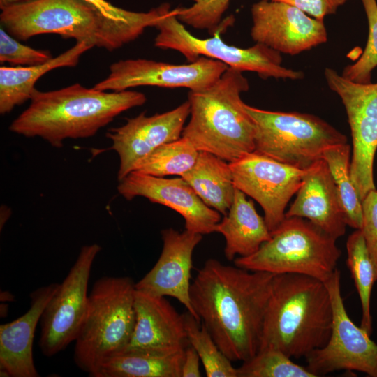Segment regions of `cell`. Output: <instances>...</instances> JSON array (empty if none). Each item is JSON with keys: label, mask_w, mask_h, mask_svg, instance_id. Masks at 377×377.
Instances as JSON below:
<instances>
[{"label": "cell", "mask_w": 377, "mask_h": 377, "mask_svg": "<svg viewBox=\"0 0 377 377\" xmlns=\"http://www.w3.org/2000/svg\"><path fill=\"white\" fill-rule=\"evenodd\" d=\"M275 274L249 271L210 258L191 284L192 306L231 361H246L259 350Z\"/></svg>", "instance_id": "cell-1"}, {"label": "cell", "mask_w": 377, "mask_h": 377, "mask_svg": "<svg viewBox=\"0 0 377 377\" xmlns=\"http://www.w3.org/2000/svg\"><path fill=\"white\" fill-rule=\"evenodd\" d=\"M146 100L139 91L108 92L79 83L49 91L36 89L29 105L9 130L27 138L39 137L60 148L66 139L94 136L117 116Z\"/></svg>", "instance_id": "cell-2"}, {"label": "cell", "mask_w": 377, "mask_h": 377, "mask_svg": "<svg viewBox=\"0 0 377 377\" xmlns=\"http://www.w3.org/2000/svg\"><path fill=\"white\" fill-rule=\"evenodd\" d=\"M332 320L323 281L299 274H275L259 350L274 348L290 358L305 357L327 343Z\"/></svg>", "instance_id": "cell-3"}, {"label": "cell", "mask_w": 377, "mask_h": 377, "mask_svg": "<svg viewBox=\"0 0 377 377\" xmlns=\"http://www.w3.org/2000/svg\"><path fill=\"white\" fill-rule=\"evenodd\" d=\"M249 89L243 72L228 67L209 87L189 91L190 119L182 136L228 163L253 152L255 125L241 98Z\"/></svg>", "instance_id": "cell-4"}, {"label": "cell", "mask_w": 377, "mask_h": 377, "mask_svg": "<svg viewBox=\"0 0 377 377\" xmlns=\"http://www.w3.org/2000/svg\"><path fill=\"white\" fill-rule=\"evenodd\" d=\"M135 290L128 276H103L94 283L73 353L75 364L89 376L129 342L135 320Z\"/></svg>", "instance_id": "cell-5"}, {"label": "cell", "mask_w": 377, "mask_h": 377, "mask_svg": "<svg viewBox=\"0 0 377 377\" xmlns=\"http://www.w3.org/2000/svg\"><path fill=\"white\" fill-rule=\"evenodd\" d=\"M336 241L306 219L285 217L256 253L234 263L249 271L299 274L325 282L341 256Z\"/></svg>", "instance_id": "cell-6"}, {"label": "cell", "mask_w": 377, "mask_h": 377, "mask_svg": "<svg viewBox=\"0 0 377 377\" xmlns=\"http://www.w3.org/2000/svg\"><path fill=\"white\" fill-rule=\"evenodd\" d=\"M244 107L255 125L253 151L294 168L306 170L327 149L348 143L344 134L317 116Z\"/></svg>", "instance_id": "cell-7"}, {"label": "cell", "mask_w": 377, "mask_h": 377, "mask_svg": "<svg viewBox=\"0 0 377 377\" xmlns=\"http://www.w3.org/2000/svg\"><path fill=\"white\" fill-rule=\"evenodd\" d=\"M154 27L158 31L154 39L156 47L177 51L189 62L205 57L242 72L256 73L263 79L297 80L304 75L301 71L283 66L281 54L265 45L256 43L251 47L242 48L227 44L216 33L205 39L193 36L178 19L176 10H171L168 3Z\"/></svg>", "instance_id": "cell-8"}, {"label": "cell", "mask_w": 377, "mask_h": 377, "mask_svg": "<svg viewBox=\"0 0 377 377\" xmlns=\"http://www.w3.org/2000/svg\"><path fill=\"white\" fill-rule=\"evenodd\" d=\"M0 21L1 27L20 40L55 34L110 51L103 21L82 0H31L16 3L1 10Z\"/></svg>", "instance_id": "cell-9"}, {"label": "cell", "mask_w": 377, "mask_h": 377, "mask_svg": "<svg viewBox=\"0 0 377 377\" xmlns=\"http://www.w3.org/2000/svg\"><path fill=\"white\" fill-rule=\"evenodd\" d=\"M324 75L347 114L352 137L350 176L362 201L376 189L373 168L377 149V83L353 82L330 68L325 69Z\"/></svg>", "instance_id": "cell-10"}, {"label": "cell", "mask_w": 377, "mask_h": 377, "mask_svg": "<svg viewBox=\"0 0 377 377\" xmlns=\"http://www.w3.org/2000/svg\"><path fill=\"white\" fill-rule=\"evenodd\" d=\"M324 283L332 302V332L325 346L305 357L306 367L316 377L339 370L358 371L377 377V343L349 317L341 296L339 270L337 268Z\"/></svg>", "instance_id": "cell-11"}, {"label": "cell", "mask_w": 377, "mask_h": 377, "mask_svg": "<svg viewBox=\"0 0 377 377\" xmlns=\"http://www.w3.org/2000/svg\"><path fill=\"white\" fill-rule=\"evenodd\" d=\"M101 247L83 246L68 274L47 304L40 318L39 347L52 357L75 341L87 307L88 283L94 261Z\"/></svg>", "instance_id": "cell-12"}, {"label": "cell", "mask_w": 377, "mask_h": 377, "mask_svg": "<svg viewBox=\"0 0 377 377\" xmlns=\"http://www.w3.org/2000/svg\"><path fill=\"white\" fill-rule=\"evenodd\" d=\"M235 187L261 206L269 230L285 219V209L300 188L305 170L253 151L229 163Z\"/></svg>", "instance_id": "cell-13"}, {"label": "cell", "mask_w": 377, "mask_h": 377, "mask_svg": "<svg viewBox=\"0 0 377 377\" xmlns=\"http://www.w3.org/2000/svg\"><path fill=\"white\" fill-rule=\"evenodd\" d=\"M228 68L221 61L205 57L184 64L146 59H124L112 64L108 77L94 87L109 91H121L140 86L182 87L197 91L214 84Z\"/></svg>", "instance_id": "cell-14"}, {"label": "cell", "mask_w": 377, "mask_h": 377, "mask_svg": "<svg viewBox=\"0 0 377 377\" xmlns=\"http://www.w3.org/2000/svg\"><path fill=\"white\" fill-rule=\"evenodd\" d=\"M251 13L252 39L281 54L296 55L327 40L324 21L287 3L259 0Z\"/></svg>", "instance_id": "cell-15"}, {"label": "cell", "mask_w": 377, "mask_h": 377, "mask_svg": "<svg viewBox=\"0 0 377 377\" xmlns=\"http://www.w3.org/2000/svg\"><path fill=\"white\" fill-rule=\"evenodd\" d=\"M190 112L187 100L172 110L149 117L142 112L121 126L109 129L106 137L112 141L110 149L119 157L118 180L133 172L155 149L180 138Z\"/></svg>", "instance_id": "cell-16"}, {"label": "cell", "mask_w": 377, "mask_h": 377, "mask_svg": "<svg viewBox=\"0 0 377 377\" xmlns=\"http://www.w3.org/2000/svg\"><path fill=\"white\" fill-rule=\"evenodd\" d=\"M117 191L127 200L141 196L173 209L191 232L212 233L221 220V214L208 207L182 177H158L133 171L119 181Z\"/></svg>", "instance_id": "cell-17"}, {"label": "cell", "mask_w": 377, "mask_h": 377, "mask_svg": "<svg viewBox=\"0 0 377 377\" xmlns=\"http://www.w3.org/2000/svg\"><path fill=\"white\" fill-rule=\"evenodd\" d=\"M161 253L151 269L135 283V288L153 295L177 299L201 323L191 304L190 279L193 253L202 235L186 230L180 232L169 228L161 231Z\"/></svg>", "instance_id": "cell-18"}, {"label": "cell", "mask_w": 377, "mask_h": 377, "mask_svg": "<svg viewBox=\"0 0 377 377\" xmlns=\"http://www.w3.org/2000/svg\"><path fill=\"white\" fill-rule=\"evenodd\" d=\"M306 219L337 239L344 235L346 221L337 187L323 158L305 170L297 196L285 217Z\"/></svg>", "instance_id": "cell-19"}, {"label": "cell", "mask_w": 377, "mask_h": 377, "mask_svg": "<svg viewBox=\"0 0 377 377\" xmlns=\"http://www.w3.org/2000/svg\"><path fill=\"white\" fill-rule=\"evenodd\" d=\"M59 283L41 286L30 294L28 311L0 325L1 376L38 377L33 359V342L42 313Z\"/></svg>", "instance_id": "cell-20"}, {"label": "cell", "mask_w": 377, "mask_h": 377, "mask_svg": "<svg viewBox=\"0 0 377 377\" xmlns=\"http://www.w3.org/2000/svg\"><path fill=\"white\" fill-rule=\"evenodd\" d=\"M134 308L133 331L122 350H172L187 347L189 342L183 315L164 297L135 290Z\"/></svg>", "instance_id": "cell-21"}, {"label": "cell", "mask_w": 377, "mask_h": 377, "mask_svg": "<svg viewBox=\"0 0 377 377\" xmlns=\"http://www.w3.org/2000/svg\"><path fill=\"white\" fill-rule=\"evenodd\" d=\"M225 238L224 254L228 260L236 256L246 257L256 253L271 237L265 219L256 212L252 200L235 188L228 213L215 227Z\"/></svg>", "instance_id": "cell-22"}, {"label": "cell", "mask_w": 377, "mask_h": 377, "mask_svg": "<svg viewBox=\"0 0 377 377\" xmlns=\"http://www.w3.org/2000/svg\"><path fill=\"white\" fill-rule=\"evenodd\" d=\"M185 348L122 350L106 358L94 377H182Z\"/></svg>", "instance_id": "cell-23"}, {"label": "cell", "mask_w": 377, "mask_h": 377, "mask_svg": "<svg viewBox=\"0 0 377 377\" xmlns=\"http://www.w3.org/2000/svg\"><path fill=\"white\" fill-rule=\"evenodd\" d=\"M92 48L84 42L75 45L45 64L29 66L0 67V113L10 112L16 106L30 100L35 84L47 72L61 67H74L82 54Z\"/></svg>", "instance_id": "cell-24"}, {"label": "cell", "mask_w": 377, "mask_h": 377, "mask_svg": "<svg viewBox=\"0 0 377 377\" xmlns=\"http://www.w3.org/2000/svg\"><path fill=\"white\" fill-rule=\"evenodd\" d=\"M181 177L208 207L224 216L228 213L235 190L228 162L200 151L193 166Z\"/></svg>", "instance_id": "cell-25"}, {"label": "cell", "mask_w": 377, "mask_h": 377, "mask_svg": "<svg viewBox=\"0 0 377 377\" xmlns=\"http://www.w3.org/2000/svg\"><path fill=\"white\" fill-rule=\"evenodd\" d=\"M103 21L110 51L135 40L161 16L165 3L148 12H134L112 5L106 0H82Z\"/></svg>", "instance_id": "cell-26"}, {"label": "cell", "mask_w": 377, "mask_h": 377, "mask_svg": "<svg viewBox=\"0 0 377 377\" xmlns=\"http://www.w3.org/2000/svg\"><path fill=\"white\" fill-rule=\"evenodd\" d=\"M350 145H338L327 149L322 158L327 163L341 203L347 226L360 230L362 224V205L351 179Z\"/></svg>", "instance_id": "cell-27"}, {"label": "cell", "mask_w": 377, "mask_h": 377, "mask_svg": "<svg viewBox=\"0 0 377 377\" xmlns=\"http://www.w3.org/2000/svg\"><path fill=\"white\" fill-rule=\"evenodd\" d=\"M346 250L347 265L353 279L361 303L360 327L371 334L372 322L370 302L371 290L376 281V272L360 230H355L348 236L346 242Z\"/></svg>", "instance_id": "cell-28"}, {"label": "cell", "mask_w": 377, "mask_h": 377, "mask_svg": "<svg viewBox=\"0 0 377 377\" xmlns=\"http://www.w3.org/2000/svg\"><path fill=\"white\" fill-rule=\"evenodd\" d=\"M198 153L191 142L182 136L155 149L136 165L133 171L158 177H181L193 166Z\"/></svg>", "instance_id": "cell-29"}, {"label": "cell", "mask_w": 377, "mask_h": 377, "mask_svg": "<svg viewBox=\"0 0 377 377\" xmlns=\"http://www.w3.org/2000/svg\"><path fill=\"white\" fill-rule=\"evenodd\" d=\"M189 344L195 350L207 377H238L237 369L219 349L207 328L188 311L182 314Z\"/></svg>", "instance_id": "cell-30"}, {"label": "cell", "mask_w": 377, "mask_h": 377, "mask_svg": "<svg viewBox=\"0 0 377 377\" xmlns=\"http://www.w3.org/2000/svg\"><path fill=\"white\" fill-rule=\"evenodd\" d=\"M238 377H316L281 350L266 348L237 368Z\"/></svg>", "instance_id": "cell-31"}, {"label": "cell", "mask_w": 377, "mask_h": 377, "mask_svg": "<svg viewBox=\"0 0 377 377\" xmlns=\"http://www.w3.org/2000/svg\"><path fill=\"white\" fill-rule=\"evenodd\" d=\"M368 23V38L360 57L353 64L347 65L341 75L353 82L371 83V73L377 66V1L361 0Z\"/></svg>", "instance_id": "cell-32"}, {"label": "cell", "mask_w": 377, "mask_h": 377, "mask_svg": "<svg viewBox=\"0 0 377 377\" xmlns=\"http://www.w3.org/2000/svg\"><path fill=\"white\" fill-rule=\"evenodd\" d=\"M230 1L193 0V4L188 7L175 8L177 16L183 24L212 33L219 27Z\"/></svg>", "instance_id": "cell-33"}, {"label": "cell", "mask_w": 377, "mask_h": 377, "mask_svg": "<svg viewBox=\"0 0 377 377\" xmlns=\"http://www.w3.org/2000/svg\"><path fill=\"white\" fill-rule=\"evenodd\" d=\"M49 51L36 50L18 42L6 30L0 29V62L12 66H29L43 64L52 59Z\"/></svg>", "instance_id": "cell-34"}, {"label": "cell", "mask_w": 377, "mask_h": 377, "mask_svg": "<svg viewBox=\"0 0 377 377\" xmlns=\"http://www.w3.org/2000/svg\"><path fill=\"white\" fill-rule=\"evenodd\" d=\"M362 224L360 229L374 264L377 281V191H370L362 201Z\"/></svg>", "instance_id": "cell-35"}, {"label": "cell", "mask_w": 377, "mask_h": 377, "mask_svg": "<svg viewBox=\"0 0 377 377\" xmlns=\"http://www.w3.org/2000/svg\"><path fill=\"white\" fill-rule=\"evenodd\" d=\"M259 1V0H258ZM287 3L311 17L323 21L325 17L334 14L338 8L348 0H265Z\"/></svg>", "instance_id": "cell-36"}, {"label": "cell", "mask_w": 377, "mask_h": 377, "mask_svg": "<svg viewBox=\"0 0 377 377\" xmlns=\"http://www.w3.org/2000/svg\"><path fill=\"white\" fill-rule=\"evenodd\" d=\"M200 357L190 345L185 348L184 359L182 367V377H200Z\"/></svg>", "instance_id": "cell-37"}, {"label": "cell", "mask_w": 377, "mask_h": 377, "mask_svg": "<svg viewBox=\"0 0 377 377\" xmlns=\"http://www.w3.org/2000/svg\"><path fill=\"white\" fill-rule=\"evenodd\" d=\"M15 4V0H0L1 10Z\"/></svg>", "instance_id": "cell-38"}, {"label": "cell", "mask_w": 377, "mask_h": 377, "mask_svg": "<svg viewBox=\"0 0 377 377\" xmlns=\"http://www.w3.org/2000/svg\"><path fill=\"white\" fill-rule=\"evenodd\" d=\"M31 0H15V4ZM14 5V4H13Z\"/></svg>", "instance_id": "cell-39"}]
</instances>
